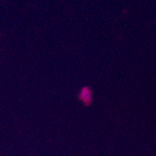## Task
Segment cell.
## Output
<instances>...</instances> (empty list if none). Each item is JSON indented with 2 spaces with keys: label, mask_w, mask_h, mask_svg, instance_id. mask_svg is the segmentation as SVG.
I'll return each mask as SVG.
<instances>
[{
  "label": "cell",
  "mask_w": 156,
  "mask_h": 156,
  "mask_svg": "<svg viewBox=\"0 0 156 156\" xmlns=\"http://www.w3.org/2000/svg\"><path fill=\"white\" fill-rule=\"evenodd\" d=\"M79 98L83 100V103H89L91 102L92 99L91 91L88 88H84V89H82V91L79 94Z\"/></svg>",
  "instance_id": "1"
}]
</instances>
